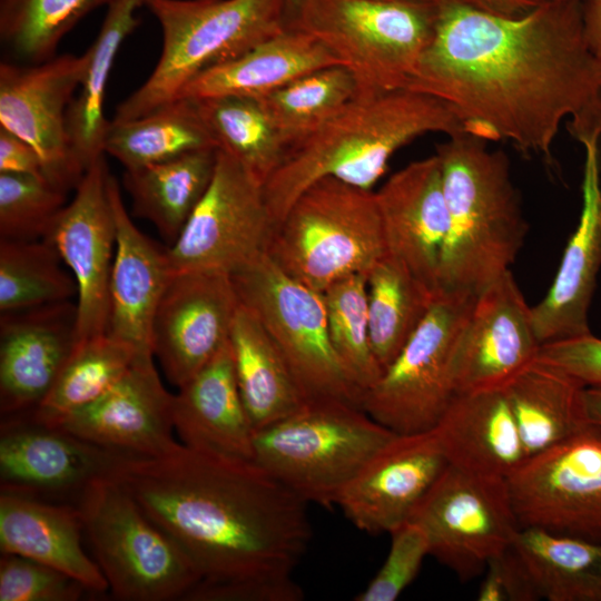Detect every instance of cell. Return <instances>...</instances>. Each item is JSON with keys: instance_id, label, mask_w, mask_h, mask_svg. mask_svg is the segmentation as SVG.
<instances>
[{"instance_id": "cell-1", "label": "cell", "mask_w": 601, "mask_h": 601, "mask_svg": "<svg viewBox=\"0 0 601 601\" xmlns=\"http://www.w3.org/2000/svg\"><path fill=\"white\" fill-rule=\"evenodd\" d=\"M405 88L450 105L471 135L549 164L564 120L579 141L601 137V59L585 41L581 1L500 17L441 0Z\"/></svg>"}, {"instance_id": "cell-2", "label": "cell", "mask_w": 601, "mask_h": 601, "mask_svg": "<svg viewBox=\"0 0 601 601\" xmlns=\"http://www.w3.org/2000/svg\"><path fill=\"white\" fill-rule=\"evenodd\" d=\"M110 475L184 552L199 583L292 580L309 545L308 503L255 461L178 443L155 456L119 454Z\"/></svg>"}, {"instance_id": "cell-3", "label": "cell", "mask_w": 601, "mask_h": 601, "mask_svg": "<svg viewBox=\"0 0 601 601\" xmlns=\"http://www.w3.org/2000/svg\"><path fill=\"white\" fill-rule=\"evenodd\" d=\"M430 132L470 134L446 102L407 88L356 93L313 132L290 146L263 185L276 226L311 185L333 177L372 190L392 156Z\"/></svg>"}, {"instance_id": "cell-4", "label": "cell", "mask_w": 601, "mask_h": 601, "mask_svg": "<svg viewBox=\"0 0 601 601\" xmlns=\"http://www.w3.org/2000/svg\"><path fill=\"white\" fill-rule=\"evenodd\" d=\"M457 134L436 146L449 216L441 290L477 295L515 260L528 233L508 155Z\"/></svg>"}, {"instance_id": "cell-5", "label": "cell", "mask_w": 601, "mask_h": 601, "mask_svg": "<svg viewBox=\"0 0 601 601\" xmlns=\"http://www.w3.org/2000/svg\"><path fill=\"white\" fill-rule=\"evenodd\" d=\"M162 46L148 79L117 107L116 120L145 116L178 99L205 70L288 27L286 0H144Z\"/></svg>"}, {"instance_id": "cell-6", "label": "cell", "mask_w": 601, "mask_h": 601, "mask_svg": "<svg viewBox=\"0 0 601 601\" xmlns=\"http://www.w3.org/2000/svg\"><path fill=\"white\" fill-rule=\"evenodd\" d=\"M396 435L351 402L306 401L293 414L255 431L254 461L305 502L331 508Z\"/></svg>"}, {"instance_id": "cell-7", "label": "cell", "mask_w": 601, "mask_h": 601, "mask_svg": "<svg viewBox=\"0 0 601 601\" xmlns=\"http://www.w3.org/2000/svg\"><path fill=\"white\" fill-rule=\"evenodd\" d=\"M268 256L323 293L387 255L375 191L326 177L305 189L274 227Z\"/></svg>"}, {"instance_id": "cell-8", "label": "cell", "mask_w": 601, "mask_h": 601, "mask_svg": "<svg viewBox=\"0 0 601 601\" xmlns=\"http://www.w3.org/2000/svg\"><path fill=\"white\" fill-rule=\"evenodd\" d=\"M437 2L305 0L289 24L317 39L353 76L357 93L405 88L428 45Z\"/></svg>"}, {"instance_id": "cell-9", "label": "cell", "mask_w": 601, "mask_h": 601, "mask_svg": "<svg viewBox=\"0 0 601 601\" xmlns=\"http://www.w3.org/2000/svg\"><path fill=\"white\" fill-rule=\"evenodd\" d=\"M83 532L112 594L125 601L185 599L200 575L111 475L79 495Z\"/></svg>"}, {"instance_id": "cell-10", "label": "cell", "mask_w": 601, "mask_h": 601, "mask_svg": "<svg viewBox=\"0 0 601 601\" xmlns=\"http://www.w3.org/2000/svg\"><path fill=\"white\" fill-rule=\"evenodd\" d=\"M230 276L240 304L268 333L305 401L337 398L361 407L329 339L323 293L287 275L267 253Z\"/></svg>"}, {"instance_id": "cell-11", "label": "cell", "mask_w": 601, "mask_h": 601, "mask_svg": "<svg viewBox=\"0 0 601 601\" xmlns=\"http://www.w3.org/2000/svg\"><path fill=\"white\" fill-rule=\"evenodd\" d=\"M477 295L441 290L426 317L377 382L361 407L398 435L431 431L455 395L453 352Z\"/></svg>"}, {"instance_id": "cell-12", "label": "cell", "mask_w": 601, "mask_h": 601, "mask_svg": "<svg viewBox=\"0 0 601 601\" xmlns=\"http://www.w3.org/2000/svg\"><path fill=\"white\" fill-rule=\"evenodd\" d=\"M426 534L430 555L461 580L484 572L521 529L506 479L447 464L410 519Z\"/></svg>"}, {"instance_id": "cell-13", "label": "cell", "mask_w": 601, "mask_h": 601, "mask_svg": "<svg viewBox=\"0 0 601 601\" xmlns=\"http://www.w3.org/2000/svg\"><path fill=\"white\" fill-rule=\"evenodd\" d=\"M274 221L263 185L218 149L213 179L178 237L167 248L173 273L231 275L267 252Z\"/></svg>"}, {"instance_id": "cell-14", "label": "cell", "mask_w": 601, "mask_h": 601, "mask_svg": "<svg viewBox=\"0 0 601 601\" xmlns=\"http://www.w3.org/2000/svg\"><path fill=\"white\" fill-rule=\"evenodd\" d=\"M506 482L521 528L601 542V430L526 457Z\"/></svg>"}, {"instance_id": "cell-15", "label": "cell", "mask_w": 601, "mask_h": 601, "mask_svg": "<svg viewBox=\"0 0 601 601\" xmlns=\"http://www.w3.org/2000/svg\"><path fill=\"white\" fill-rule=\"evenodd\" d=\"M85 66V53L38 63H0V126L37 150L47 179L65 191L76 188L86 173L67 130V110Z\"/></svg>"}, {"instance_id": "cell-16", "label": "cell", "mask_w": 601, "mask_h": 601, "mask_svg": "<svg viewBox=\"0 0 601 601\" xmlns=\"http://www.w3.org/2000/svg\"><path fill=\"white\" fill-rule=\"evenodd\" d=\"M105 157L76 187L73 199L56 215L43 239L70 268L77 285V339L107 333L109 284L116 252V223Z\"/></svg>"}, {"instance_id": "cell-17", "label": "cell", "mask_w": 601, "mask_h": 601, "mask_svg": "<svg viewBox=\"0 0 601 601\" xmlns=\"http://www.w3.org/2000/svg\"><path fill=\"white\" fill-rule=\"evenodd\" d=\"M239 304L227 273H173L151 331L154 357L173 385L183 386L228 341Z\"/></svg>"}, {"instance_id": "cell-18", "label": "cell", "mask_w": 601, "mask_h": 601, "mask_svg": "<svg viewBox=\"0 0 601 601\" xmlns=\"http://www.w3.org/2000/svg\"><path fill=\"white\" fill-rule=\"evenodd\" d=\"M540 346L531 307L509 269L477 294L459 336L451 363L455 394L504 386Z\"/></svg>"}, {"instance_id": "cell-19", "label": "cell", "mask_w": 601, "mask_h": 601, "mask_svg": "<svg viewBox=\"0 0 601 601\" xmlns=\"http://www.w3.org/2000/svg\"><path fill=\"white\" fill-rule=\"evenodd\" d=\"M120 453L95 445L28 413L4 416L0 433L1 492L30 497L75 495L110 475Z\"/></svg>"}, {"instance_id": "cell-20", "label": "cell", "mask_w": 601, "mask_h": 601, "mask_svg": "<svg viewBox=\"0 0 601 601\" xmlns=\"http://www.w3.org/2000/svg\"><path fill=\"white\" fill-rule=\"evenodd\" d=\"M173 397L160 381L154 355H137L108 392L57 426L120 454L160 455L178 444L173 437Z\"/></svg>"}, {"instance_id": "cell-21", "label": "cell", "mask_w": 601, "mask_h": 601, "mask_svg": "<svg viewBox=\"0 0 601 601\" xmlns=\"http://www.w3.org/2000/svg\"><path fill=\"white\" fill-rule=\"evenodd\" d=\"M446 465L433 430L396 435L344 487L336 505L358 530L391 533L410 519Z\"/></svg>"}, {"instance_id": "cell-22", "label": "cell", "mask_w": 601, "mask_h": 601, "mask_svg": "<svg viewBox=\"0 0 601 601\" xmlns=\"http://www.w3.org/2000/svg\"><path fill=\"white\" fill-rule=\"evenodd\" d=\"M387 255L435 292L449 230L436 154L393 174L375 191Z\"/></svg>"}, {"instance_id": "cell-23", "label": "cell", "mask_w": 601, "mask_h": 601, "mask_svg": "<svg viewBox=\"0 0 601 601\" xmlns=\"http://www.w3.org/2000/svg\"><path fill=\"white\" fill-rule=\"evenodd\" d=\"M77 307L58 302L3 313L0 323L2 417L29 413L51 390L77 339Z\"/></svg>"}, {"instance_id": "cell-24", "label": "cell", "mask_w": 601, "mask_h": 601, "mask_svg": "<svg viewBox=\"0 0 601 601\" xmlns=\"http://www.w3.org/2000/svg\"><path fill=\"white\" fill-rule=\"evenodd\" d=\"M599 140H585L582 209L554 280L531 307L534 331L542 344L590 334L589 309L601 268V178Z\"/></svg>"}, {"instance_id": "cell-25", "label": "cell", "mask_w": 601, "mask_h": 601, "mask_svg": "<svg viewBox=\"0 0 601 601\" xmlns=\"http://www.w3.org/2000/svg\"><path fill=\"white\" fill-rule=\"evenodd\" d=\"M108 191L116 223V252L109 284L107 333L139 355H154L152 323L173 275L167 250L158 247L132 223L119 185L111 175Z\"/></svg>"}, {"instance_id": "cell-26", "label": "cell", "mask_w": 601, "mask_h": 601, "mask_svg": "<svg viewBox=\"0 0 601 601\" xmlns=\"http://www.w3.org/2000/svg\"><path fill=\"white\" fill-rule=\"evenodd\" d=\"M171 416L184 445L221 457L254 461L255 430L239 393L229 341L178 387Z\"/></svg>"}, {"instance_id": "cell-27", "label": "cell", "mask_w": 601, "mask_h": 601, "mask_svg": "<svg viewBox=\"0 0 601 601\" xmlns=\"http://www.w3.org/2000/svg\"><path fill=\"white\" fill-rule=\"evenodd\" d=\"M447 464L508 479L526 459L505 391L455 394L433 428Z\"/></svg>"}, {"instance_id": "cell-28", "label": "cell", "mask_w": 601, "mask_h": 601, "mask_svg": "<svg viewBox=\"0 0 601 601\" xmlns=\"http://www.w3.org/2000/svg\"><path fill=\"white\" fill-rule=\"evenodd\" d=\"M83 523L77 505L1 492L0 550L59 570L102 593L108 587L99 565L83 550Z\"/></svg>"}, {"instance_id": "cell-29", "label": "cell", "mask_w": 601, "mask_h": 601, "mask_svg": "<svg viewBox=\"0 0 601 601\" xmlns=\"http://www.w3.org/2000/svg\"><path fill=\"white\" fill-rule=\"evenodd\" d=\"M334 65L338 62L317 39L288 26L240 56L205 70L179 98L258 99L306 73Z\"/></svg>"}, {"instance_id": "cell-30", "label": "cell", "mask_w": 601, "mask_h": 601, "mask_svg": "<svg viewBox=\"0 0 601 601\" xmlns=\"http://www.w3.org/2000/svg\"><path fill=\"white\" fill-rule=\"evenodd\" d=\"M526 457L590 426L585 386L538 356L503 386Z\"/></svg>"}, {"instance_id": "cell-31", "label": "cell", "mask_w": 601, "mask_h": 601, "mask_svg": "<svg viewBox=\"0 0 601 601\" xmlns=\"http://www.w3.org/2000/svg\"><path fill=\"white\" fill-rule=\"evenodd\" d=\"M228 341L239 393L255 431L303 406L306 401L286 361L257 317L243 304Z\"/></svg>"}, {"instance_id": "cell-32", "label": "cell", "mask_w": 601, "mask_h": 601, "mask_svg": "<svg viewBox=\"0 0 601 601\" xmlns=\"http://www.w3.org/2000/svg\"><path fill=\"white\" fill-rule=\"evenodd\" d=\"M141 7L144 0L111 2L95 41L85 52L78 95L67 110L71 150L83 171L105 154L109 122L104 111L107 83L121 45L140 22L137 12Z\"/></svg>"}, {"instance_id": "cell-33", "label": "cell", "mask_w": 601, "mask_h": 601, "mask_svg": "<svg viewBox=\"0 0 601 601\" xmlns=\"http://www.w3.org/2000/svg\"><path fill=\"white\" fill-rule=\"evenodd\" d=\"M511 550L539 599L601 601V542L521 528Z\"/></svg>"}, {"instance_id": "cell-34", "label": "cell", "mask_w": 601, "mask_h": 601, "mask_svg": "<svg viewBox=\"0 0 601 601\" xmlns=\"http://www.w3.org/2000/svg\"><path fill=\"white\" fill-rule=\"evenodd\" d=\"M217 151L218 148L198 149L126 170L124 186L131 196L134 214L151 221L174 243L213 179Z\"/></svg>"}, {"instance_id": "cell-35", "label": "cell", "mask_w": 601, "mask_h": 601, "mask_svg": "<svg viewBox=\"0 0 601 601\" xmlns=\"http://www.w3.org/2000/svg\"><path fill=\"white\" fill-rule=\"evenodd\" d=\"M104 147L131 170L217 145L195 100L178 98L138 118L109 120Z\"/></svg>"}, {"instance_id": "cell-36", "label": "cell", "mask_w": 601, "mask_h": 601, "mask_svg": "<svg viewBox=\"0 0 601 601\" xmlns=\"http://www.w3.org/2000/svg\"><path fill=\"white\" fill-rule=\"evenodd\" d=\"M439 293L388 255L370 270V342L383 372L422 324Z\"/></svg>"}, {"instance_id": "cell-37", "label": "cell", "mask_w": 601, "mask_h": 601, "mask_svg": "<svg viewBox=\"0 0 601 601\" xmlns=\"http://www.w3.org/2000/svg\"><path fill=\"white\" fill-rule=\"evenodd\" d=\"M137 355L108 333L78 341L47 396L28 414L38 422L58 425L108 392Z\"/></svg>"}, {"instance_id": "cell-38", "label": "cell", "mask_w": 601, "mask_h": 601, "mask_svg": "<svg viewBox=\"0 0 601 601\" xmlns=\"http://www.w3.org/2000/svg\"><path fill=\"white\" fill-rule=\"evenodd\" d=\"M194 100L217 148L264 185L283 161L287 148L260 102L238 96Z\"/></svg>"}, {"instance_id": "cell-39", "label": "cell", "mask_w": 601, "mask_h": 601, "mask_svg": "<svg viewBox=\"0 0 601 601\" xmlns=\"http://www.w3.org/2000/svg\"><path fill=\"white\" fill-rule=\"evenodd\" d=\"M356 93L357 86L351 72L334 65L306 73L257 100L288 149L336 114Z\"/></svg>"}, {"instance_id": "cell-40", "label": "cell", "mask_w": 601, "mask_h": 601, "mask_svg": "<svg viewBox=\"0 0 601 601\" xmlns=\"http://www.w3.org/2000/svg\"><path fill=\"white\" fill-rule=\"evenodd\" d=\"M46 239L0 240V311L10 313L68 300L77 285Z\"/></svg>"}, {"instance_id": "cell-41", "label": "cell", "mask_w": 601, "mask_h": 601, "mask_svg": "<svg viewBox=\"0 0 601 601\" xmlns=\"http://www.w3.org/2000/svg\"><path fill=\"white\" fill-rule=\"evenodd\" d=\"M115 0H0V39L21 63H38L56 50L83 17Z\"/></svg>"}, {"instance_id": "cell-42", "label": "cell", "mask_w": 601, "mask_h": 601, "mask_svg": "<svg viewBox=\"0 0 601 601\" xmlns=\"http://www.w3.org/2000/svg\"><path fill=\"white\" fill-rule=\"evenodd\" d=\"M323 297L332 346L362 397L383 373L370 342L367 274L352 275L334 283L323 292Z\"/></svg>"}, {"instance_id": "cell-43", "label": "cell", "mask_w": 601, "mask_h": 601, "mask_svg": "<svg viewBox=\"0 0 601 601\" xmlns=\"http://www.w3.org/2000/svg\"><path fill=\"white\" fill-rule=\"evenodd\" d=\"M66 193L45 177L0 173L1 239L42 238L65 206Z\"/></svg>"}, {"instance_id": "cell-44", "label": "cell", "mask_w": 601, "mask_h": 601, "mask_svg": "<svg viewBox=\"0 0 601 601\" xmlns=\"http://www.w3.org/2000/svg\"><path fill=\"white\" fill-rule=\"evenodd\" d=\"M87 591L82 583L49 565L1 553L0 601H77Z\"/></svg>"}, {"instance_id": "cell-45", "label": "cell", "mask_w": 601, "mask_h": 601, "mask_svg": "<svg viewBox=\"0 0 601 601\" xmlns=\"http://www.w3.org/2000/svg\"><path fill=\"white\" fill-rule=\"evenodd\" d=\"M387 556L356 601H394L414 581L430 546L423 529L406 521L391 533Z\"/></svg>"}, {"instance_id": "cell-46", "label": "cell", "mask_w": 601, "mask_h": 601, "mask_svg": "<svg viewBox=\"0 0 601 601\" xmlns=\"http://www.w3.org/2000/svg\"><path fill=\"white\" fill-rule=\"evenodd\" d=\"M538 357L560 367L585 387H601V338L591 333L544 343Z\"/></svg>"}, {"instance_id": "cell-47", "label": "cell", "mask_w": 601, "mask_h": 601, "mask_svg": "<svg viewBox=\"0 0 601 601\" xmlns=\"http://www.w3.org/2000/svg\"><path fill=\"white\" fill-rule=\"evenodd\" d=\"M480 601H533L539 597L510 549L491 559L477 592Z\"/></svg>"}, {"instance_id": "cell-48", "label": "cell", "mask_w": 601, "mask_h": 601, "mask_svg": "<svg viewBox=\"0 0 601 601\" xmlns=\"http://www.w3.org/2000/svg\"><path fill=\"white\" fill-rule=\"evenodd\" d=\"M300 587L288 581H245L227 584L198 583L185 598L191 601H299Z\"/></svg>"}, {"instance_id": "cell-49", "label": "cell", "mask_w": 601, "mask_h": 601, "mask_svg": "<svg viewBox=\"0 0 601 601\" xmlns=\"http://www.w3.org/2000/svg\"><path fill=\"white\" fill-rule=\"evenodd\" d=\"M0 173L46 177L42 160L26 140L0 126Z\"/></svg>"}, {"instance_id": "cell-50", "label": "cell", "mask_w": 601, "mask_h": 601, "mask_svg": "<svg viewBox=\"0 0 601 601\" xmlns=\"http://www.w3.org/2000/svg\"><path fill=\"white\" fill-rule=\"evenodd\" d=\"M475 10L500 17H519L525 14L544 0H456Z\"/></svg>"}, {"instance_id": "cell-51", "label": "cell", "mask_w": 601, "mask_h": 601, "mask_svg": "<svg viewBox=\"0 0 601 601\" xmlns=\"http://www.w3.org/2000/svg\"><path fill=\"white\" fill-rule=\"evenodd\" d=\"M582 28L592 52L601 59V0H582Z\"/></svg>"}, {"instance_id": "cell-52", "label": "cell", "mask_w": 601, "mask_h": 601, "mask_svg": "<svg viewBox=\"0 0 601 601\" xmlns=\"http://www.w3.org/2000/svg\"><path fill=\"white\" fill-rule=\"evenodd\" d=\"M583 402L589 424L601 430V387H585Z\"/></svg>"}, {"instance_id": "cell-53", "label": "cell", "mask_w": 601, "mask_h": 601, "mask_svg": "<svg viewBox=\"0 0 601 601\" xmlns=\"http://www.w3.org/2000/svg\"><path fill=\"white\" fill-rule=\"evenodd\" d=\"M305 0H286L287 3V16H288V26L296 18Z\"/></svg>"}, {"instance_id": "cell-54", "label": "cell", "mask_w": 601, "mask_h": 601, "mask_svg": "<svg viewBox=\"0 0 601 601\" xmlns=\"http://www.w3.org/2000/svg\"><path fill=\"white\" fill-rule=\"evenodd\" d=\"M544 1H582V0H544Z\"/></svg>"}, {"instance_id": "cell-55", "label": "cell", "mask_w": 601, "mask_h": 601, "mask_svg": "<svg viewBox=\"0 0 601 601\" xmlns=\"http://www.w3.org/2000/svg\"><path fill=\"white\" fill-rule=\"evenodd\" d=\"M420 1L440 2L441 0H420Z\"/></svg>"}]
</instances>
